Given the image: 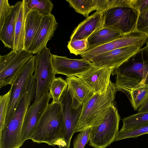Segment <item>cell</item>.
Returning <instances> with one entry per match:
<instances>
[{
    "instance_id": "obj_1",
    "label": "cell",
    "mask_w": 148,
    "mask_h": 148,
    "mask_svg": "<svg viewBox=\"0 0 148 148\" xmlns=\"http://www.w3.org/2000/svg\"><path fill=\"white\" fill-rule=\"evenodd\" d=\"M116 75L114 83L116 91L126 96L132 91L148 86V45L141 47L136 53L114 70Z\"/></svg>"
},
{
    "instance_id": "obj_2",
    "label": "cell",
    "mask_w": 148,
    "mask_h": 148,
    "mask_svg": "<svg viewBox=\"0 0 148 148\" xmlns=\"http://www.w3.org/2000/svg\"><path fill=\"white\" fill-rule=\"evenodd\" d=\"M116 92L114 83L111 81L104 92L102 94H94L84 103L75 132L99 125L103 121L110 107L115 105Z\"/></svg>"
},
{
    "instance_id": "obj_3",
    "label": "cell",
    "mask_w": 148,
    "mask_h": 148,
    "mask_svg": "<svg viewBox=\"0 0 148 148\" xmlns=\"http://www.w3.org/2000/svg\"><path fill=\"white\" fill-rule=\"evenodd\" d=\"M63 121L61 103L52 100L40 118L30 139L38 143L58 146Z\"/></svg>"
},
{
    "instance_id": "obj_4",
    "label": "cell",
    "mask_w": 148,
    "mask_h": 148,
    "mask_svg": "<svg viewBox=\"0 0 148 148\" xmlns=\"http://www.w3.org/2000/svg\"><path fill=\"white\" fill-rule=\"evenodd\" d=\"M121 118L115 105L108 109L102 121L91 128L89 145L94 148H106L114 141Z\"/></svg>"
},
{
    "instance_id": "obj_5",
    "label": "cell",
    "mask_w": 148,
    "mask_h": 148,
    "mask_svg": "<svg viewBox=\"0 0 148 148\" xmlns=\"http://www.w3.org/2000/svg\"><path fill=\"white\" fill-rule=\"evenodd\" d=\"M103 12V27L115 28L124 36L136 31L139 13L134 8L116 7Z\"/></svg>"
},
{
    "instance_id": "obj_6",
    "label": "cell",
    "mask_w": 148,
    "mask_h": 148,
    "mask_svg": "<svg viewBox=\"0 0 148 148\" xmlns=\"http://www.w3.org/2000/svg\"><path fill=\"white\" fill-rule=\"evenodd\" d=\"M60 102L62 107L63 121L58 146L60 148H70L71 139L75 132L83 105L76 109L72 107L71 99L67 89L62 97Z\"/></svg>"
},
{
    "instance_id": "obj_7",
    "label": "cell",
    "mask_w": 148,
    "mask_h": 148,
    "mask_svg": "<svg viewBox=\"0 0 148 148\" xmlns=\"http://www.w3.org/2000/svg\"><path fill=\"white\" fill-rule=\"evenodd\" d=\"M33 55L23 50L16 53L12 50L7 54L0 55V88L11 85L26 62Z\"/></svg>"
},
{
    "instance_id": "obj_8",
    "label": "cell",
    "mask_w": 148,
    "mask_h": 148,
    "mask_svg": "<svg viewBox=\"0 0 148 148\" xmlns=\"http://www.w3.org/2000/svg\"><path fill=\"white\" fill-rule=\"evenodd\" d=\"M35 69V56H33L26 62L11 84L10 99L5 126L14 116L27 84L33 76Z\"/></svg>"
},
{
    "instance_id": "obj_9",
    "label": "cell",
    "mask_w": 148,
    "mask_h": 148,
    "mask_svg": "<svg viewBox=\"0 0 148 148\" xmlns=\"http://www.w3.org/2000/svg\"><path fill=\"white\" fill-rule=\"evenodd\" d=\"M52 54L50 48H45L35 55V71L36 81L35 98L48 92L50 84L55 77L51 62Z\"/></svg>"
},
{
    "instance_id": "obj_10",
    "label": "cell",
    "mask_w": 148,
    "mask_h": 148,
    "mask_svg": "<svg viewBox=\"0 0 148 148\" xmlns=\"http://www.w3.org/2000/svg\"><path fill=\"white\" fill-rule=\"evenodd\" d=\"M27 110L18 107L12 118L0 132V148H19L24 143L21 132Z\"/></svg>"
},
{
    "instance_id": "obj_11",
    "label": "cell",
    "mask_w": 148,
    "mask_h": 148,
    "mask_svg": "<svg viewBox=\"0 0 148 148\" xmlns=\"http://www.w3.org/2000/svg\"><path fill=\"white\" fill-rule=\"evenodd\" d=\"M51 98L49 92H47L35 98L29 107L24 119L22 130V140L23 143L25 140L30 139Z\"/></svg>"
},
{
    "instance_id": "obj_12",
    "label": "cell",
    "mask_w": 148,
    "mask_h": 148,
    "mask_svg": "<svg viewBox=\"0 0 148 148\" xmlns=\"http://www.w3.org/2000/svg\"><path fill=\"white\" fill-rule=\"evenodd\" d=\"M147 34L135 31L123 37L87 51L81 55L82 59L88 61L98 54L127 47H141L146 43Z\"/></svg>"
},
{
    "instance_id": "obj_13",
    "label": "cell",
    "mask_w": 148,
    "mask_h": 148,
    "mask_svg": "<svg viewBox=\"0 0 148 148\" xmlns=\"http://www.w3.org/2000/svg\"><path fill=\"white\" fill-rule=\"evenodd\" d=\"M141 47L129 46L116 49L95 56L89 60L94 66L114 70L137 52Z\"/></svg>"
},
{
    "instance_id": "obj_14",
    "label": "cell",
    "mask_w": 148,
    "mask_h": 148,
    "mask_svg": "<svg viewBox=\"0 0 148 148\" xmlns=\"http://www.w3.org/2000/svg\"><path fill=\"white\" fill-rule=\"evenodd\" d=\"M58 26V23L53 14L43 16L38 31L27 51L32 54L41 52L47 47L48 42L53 36Z\"/></svg>"
},
{
    "instance_id": "obj_15",
    "label": "cell",
    "mask_w": 148,
    "mask_h": 148,
    "mask_svg": "<svg viewBox=\"0 0 148 148\" xmlns=\"http://www.w3.org/2000/svg\"><path fill=\"white\" fill-rule=\"evenodd\" d=\"M51 62L54 73L67 77L75 76L93 66L92 62L82 59H71L54 54H52Z\"/></svg>"
},
{
    "instance_id": "obj_16",
    "label": "cell",
    "mask_w": 148,
    "mask_h": 148,
    "mask_svg": "<svg viewBox=\"0 0 148 148\" xmlns=\"http://www.w3.org/2000/svg\"><path fill=\"white\" fill-rule=\"evenodd\" d=\"M114 70L107 67L93 66L75 76L85 82L95 94H102L107 89L110 82V77Z\"/></svg>"
},
{
    "instance_id": "obj_17",
    "label": "cell",
    "mask_w": 148,
    "mask_h": 148,
    "mask_svg": "<svg viewBox=\"0 0 148 148\" xmlns=\"http://www.w3.org/2000/svg\"><path fill=\"white\" fill-rule=\"evenodd\" d=\"M66 80L67 90L71 99L72 107L77 108L89 100L95 93L91 88L79 77H67Z\"/></svg>"
},
{
    "instance_id": "obj_18",
    "label": "cell",
    "mask_w": 148,
    "mask_h": 148,
    "mask_svg": "<svg viewBox=\"0 0 148 148\" xmlns=\"http://www.w3.org/2000/svg\"><path fill=\"white\" fill-rule=\"evenodd\" d=\"M103 12L97 11L80 23L74 29L70 40L87 39L94 32L103 26Z\"/></svg>"
},
{
    "instance_id": "obj_19",
    "label": "cell",
    "mask_w": 148,
    "mask_h": 148,
    "mask_svg": "<svg viewBox=\"0 0 148 148\" xmlns=\"http://www.w3.org/2000/svg\"><path fill=\"white\" fill-rule=\"evenodd\" d=\"M21 1L12 5L10 12L0 29V39L5 47L14 48L16 24Z\"/></svg>"
},
{
    "instance_id": "obj_20",
    "label": "cell",
    "mask_w": 148,
    "mask_h": 148,
    "mask_svg": "<svg viewBox=\"0 0 148 148\" xmlns=\"http://www.w3.org/2000/svg\"><path fill=\"white\" fill-rule=\"evenodd\" d=\"M124 36L120 31L115 28L103 27L94 32L87 38V51Z\"/></svg>"
},
{
    "instance_id": "obj_21",
    "label": "cell",
    "mask_w": 148,
    "mask_h": 148,
    "mask_svg": "<svg viewBox=\"0 0 148 148\" xmlns=\"http://www.w3.org/2000/svg\"><path fill=\"white\" fill-rule=\"evenodd\" d=\"M28 11L26 8L25 0L22 1L16 24L14 45L12 49L17 53L25 50V23Z\"/></svg>"
},
{
    "instance_id": "obj_22",
    "label": "cell",
    "mask_w": 148,
    "mask_h": 148,
    "mask_svg": "<svg viewBox=\"0 0 148 148\" xmlns=\"http://www.w3.org/2000/svg\"><path fill=\"white\" fill-rule=\"evenodd\" d=\"M43 16L36 10L29 11L25 23L24 50L27 51L38 31Z\"/></svg>"
},
{
    "instance_id": "obj_23",
    "label": "cell",
    "mask_w": 148,
    "mask_h": 148,
    "mask_svg": "<svg viewBox=\"0 0 148 148\" xmlns=\"http://www.w3.org/2000/svg\"><path fill=\"white\" fill-rule=\"evenodd\" d=\"M123 125L119 130L123 131L148 123V111L138 113L122 119Z\"/></svg>"
},
{
    "instance_id": "obj_24",
    "label": "cell",
    "mask_w": 148,
    "mask_h": 148,
    "mask_svg": "<svg viewBox=\"0 0 148 148\" xmlns=\"http://www.w3.org/2000/svg\"><path fill=\"white\" fill-rule=\"evenodd\" d=\"M68 84L66 80L61 77H55L50 84L49 93L52 100L60 102L63 95L66 90Z\"/></svg>"
},
{
    "instance_id": "obj_25",
    "label": "cell",
    "mask_w": 148,
    "mask_h": 148,
    "mask_svg": "<svg viewBox=\"0 0 148 148\" xmlns=\"http://www.w3.org/2000/svg\"><path fill=\"white\" fill-rule=\"evenodd\" d=\"M127 96L134 109L138 111L148 101V86L134 90Z\"/></svg>"
},
{
    "instance_id": "obj_26",
    "label": "cell",
    "mask_w": 148,
    "mask_h": 148,
    "mask_svg": "<svg viewBox=\"0 0 148 148\" xmlns=\"http://www.w3.org/2000/svg\"><path fill=\"white\" fill-rule=\"evenodd\" d=\"M66 1L76 12L83 15L86 18L89 16L91 12L96 10L95 0H66Z\"/></svg>"
},
{
    "instance_id": "obj_27",
    "label": "cell",
    "mask_w": 148,
    "mask_h": 148,
    "mask_svg": "<svg viewBox=\"0 0 148 148\" xmlns=\"http://www.w3.org/2000/svg\"><path fill=\"white\" fill-rule=\"evenodd\" d=\"M27 10H37L43 16L51 14L54 7L50 0H25Z\"/></svg>"
},
{
    "instance_id": "obj_28",
    "label": "cell",
    "mask_w": 148,
    "mask_h": 148,
    "mask_svg": "<svg viewBox=\"0 0 148 148\" xmlns=\"http://www.w3.org/2000/svg\"><path fill=\"white\" fill-rule=\"evenodd\" d=\"M146 134H148V123L124 131H118L114 141L129 138H136Z\"/></svg>"
},
{
    "instance_id": "obj_29",
    "label": "cell",
    "mask_w": 148,
    "mask_h": 148,
    "mask_svg": "<svg viewBox=\"0 0 148 148\" xmlns=\"http://www.w3.org/2000/svg\"><path fill=\"white\" fill-rule=\"evenodd\" d=\"M10 89L5 94L0 96V132L4 128L10 101Z\"/></svg>"
},
{
    "instance_id": "obj_30",
    "label": "cell",
    "mask_w": 148,
    "mask_h": 148,
    "mask_svg": "<svg viewBox=\"0 0 148 148\" xmlns=\"http://www.w3.org/2000/svg\"><path fill=\"white\" fill-rule=\"evenodd\" d=\"M87 39L69 40L67 47L70 53L77 56L86 52L88 49Z\"/></svg>"
},
{
    "instance_id": "obj_31",
    "label": "cell",
    "mask_w": 148,
    "mask_h": 148,
    "mask_svg": "<svg viewBox=\"0 0 148 148\" xmlns=\"http://www.w3.org/2000/svg\"><path fill=\"white\" fill-rule=\"evenodd\" d=\"M91 128L85 129L80 132L74 139L73 148H84L89 141Z\"/></svg>"
},
{
    "instance_id": "obj_32",
    "label": "cell",
    "mask_w": 148,
    "mask_h": 148,
    "mask_svg": "<svg viewBox=\"0 0 148 148\" xmlns=\"http://www.w3.org/2000/svg\"><path fill=\"white\" fill-rule=\"evenodd\" d=\"M136 30L148 36V8L139 14Z\"/></svg>"
},
{
    "instance_id": "obj_33",
    "label": "cell",
    "mask_w": 148,
    "mask_h": 148,
    "mask_svg": "<svg viewBox=\"0 0 148 148\" xmlns=\"http://www.w3.org/2000/svg\"><path fill=\"white\" fill-rule=\"evenodd\" d=\"M12 8L8 0H0V29L9 15Z\"/></svg>"
},
{
    "instance_id": "obj_34",
    "label": "cell",
    "mask_w": 148,
    "mask_h": 148,
    "mask_svg": "<svg viewBox=\"0 0 148 148\" xmlns=\"http://www.w3.org/2000/svg\"><path fill=\"white\" fill-rule=\"evenodd\" d=\"M134 8L139 13L145 11L148 8V0H135Z\"/></svg>"
},
{
    "instance_id": "obj_35",
    "label": "cell",
    "mask_w": 148,
    "mask_h": 148,
    "mask_svg": "<svg viewBox=\"0 0 148 148\" xmlns=\"http://www.w3.org/2000/svg\"><path fill=\"white\" fill-rule=\"evenodd\" d=\"M138 112L148 111V101L138 110Z\"/></svg>"
},
{
    "instance_id": "obj_36",
    "label": "cell",
    "mask_w": 148,
    "mask_h": 148,
    "mask_svg": "<svg viewBox=\"0 0 148 148\" xmlns=\"http://www.w3.org/2000/svg\"><path fill=\"white\" fill-rule=\"evenodd\" d=\"M146 45H148V36H147V40L146 42Z\"/></svg>"
}]
</instances>
